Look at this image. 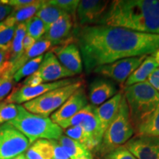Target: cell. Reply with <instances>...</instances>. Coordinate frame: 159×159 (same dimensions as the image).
<instances>
[{
    "label": "cell",
    "mask_w": 159,
    "mask_h": 159,
    "mask_svg": "<svg viewBox=\"0 0 159 159\" xmlns=\"http://www.w3.org/2000/svg\"><path fill=\"white\" fill-rule=\"evenodd\" d=\"M72 37L87 74L99 66L128 57L150 55L159 49V35L107 25L75 26Z\"/></svg>",
    "instance_id": "obj_1"
},
{
    "label": "cell",
    "mask_w": 159,
    "mask_h": 159,
    "mask_svg": "<svg viewBox=\"0 0 159 159\" xmlns=\"http://www.w3.org/2000/svg\"><path fill=\"white\" fill-rule=\"evenodd\" d=\"M159 35V0H115L97 23Z\"/></svg>",
    "instance_id": "obj_2"
},
{
    "label": "cell",
    "mask_w": 159,
    "mask_h": 159,
    "mask_svg": "<svg viewBox=\"0 0 159 159\" xmlns=\"http://www.w3.org/2000/svg\"><path fill=\"white\" fill-rule=\"evenodd\" d=\"M123 94L128 104L134 131L159 104V92L148 81L125 87Z\"/></svg>",
    "instance_id": "obj_3"
},
{
    "label": "cell",
    "mask_w": 159,
    "mask_h": 159,
    "mask_svg": "<svg viewBox=\"0 0 159 159\" xmlns=\"http://www.w3.org/2000/svg\"><path fill=\"white\" fill-rule=\"evenodd\" d=\"M17 116L7 123L21 132L30 144L39 139L57 141L63 135V129L49 117L32 114L21 105H17Z\"/></svg>",
    "instance_id": "obj_4"
},
{
    "label": "cell",
    "mask_w": 159,
    "mask_h": 159,
    "mask_svg": "<svg viewBox=\"0 0 159 159\" xmlns=\"http://www.w3.org/2000/svg\"><path fill=\"white\" fill-rule=\"evenodd\" d=\"M134 133L128 104L123 94L118 112L105 131L97 152L101 157H104L116 148L124 145L132 138Z\"/></svg>",
    "instance_id": "obj_5"
},
{
    "label": "cell",
    "mask_w": 159,
    "mask_h": 159,
    "mask_svg": "<svg viewBox=\"0 0 159 159\" xmlns=\"http://www.w3.org/2000/svg\"><path fill=\"white\" fill-rule=\"evenodd\" d=\"M83 86V80L50 91L24 103L23 107L29 112L43 117H49L56 111L77 90Z\"/></svg>",
    "instance_id": "obj_6"
},
{
    "label": "cell",
    "mask_w": 159,
    "mask_h": 159,
    "mask_svg": "<svg viewBox=\"0 0 159 159\" xmlns=\"http://www.w3.org/2000/svg\"><path fill=\"white\" fill-rule=\"evenodd\" d=\"M29 140L9 123L0 125V159H13L25 153Z\"/></svg>",
    "instance_id": "obj_7"
},
{
    "label": "cell",
    "mask_w": 159,
    "mask_h": 159,
    "mask_svg": "<svg viewBox=\"0 0 159 159\" xmlns=\"http://www.w3.org/2000/svg\"><path fill=\"white\" fill-rule=\"evenodd\" d=\"M148 55L132 57L119 60L115 62L99 66L92 72L123 84L129 76L138 68Z\"/></svg>",
    "instance_id": "obj_8"
},
{
    "label": "cell",
    "mask_w": 159,
    "mask_h": 159,
    "mask_svg": "<svg viewBox=\"0 0 159 159\" xmlns=\"http://www.w3.org/2000/svg\"><path fill=\"white\" fill-rule=\"evenodd\" d=\"M80 80L81 79L80 78H66L55 81V82L42 83L34 87L23 85L12 91L11 94L7 97L5 102L7 103H13V104L27 102L38 97L44 94L45 93L61 88V87L72 84Z\"/></svg>",
    "instance_id": "obj_9"
},
{
    "label": "cell",
    "mask_w": 159,
    "mask_h": 159,
    "mask_svg": "<svg viewBox=\"0 0 159 159\" xmlns=\"http://www.w3.org/2000/svg\"><path fill=\"white\" fill-rule=\"evenodd\" d=\"M51 52L54 53L60 63L75 75L83 72L82 57L78 47L74 42L73 37L66 42L55 47Z\"/></svg>",
    "instance_id": "obj_10"
},
{
    "label": "cell",
    "mask_w": 159,
    "mask_h": 159,
    "mask_svg": "<svg viewBox=\"0 0 159 159\" xmlns=\"http://www.w3.org/2000/svg\"><path fill=\"white\" fill-rule=\"evenodd\" d=\"M124 146L136 159H159V137L136 135Z\"/></svg>",
    "instance_id": "obj_11"
},
{
    "label": "cell",
    "mask_w": 159,
    "mask_h": 159,
    "mask_svg": "<svg viewBox=\"0 0 159 159\" xmlns=\"http://www.w3.org/2000/svg\"><path fill=\"white\" fill-rule=\"evenodd\" d=\"M35 73L41 77L43 83L55 82L75 76L72 72L60 63L57 57L51 51L44 55L42 62Z\"/></svg>",
    "instance_id": "obj_12"
},
{
    "label": "cell",
    "mask_w": 159,
    "mask_h": 159,
    "mask_svg": "<svg viewBox=\"0 0 159 159\" xmlns=\"http://www.w3.org/2000/svg\"><path fill=\"white\" fill-rule=\"evenodd\" d=\"M108 1L81 0L76 12L79 26L94 25L99 21L109 5Z\"/></svg>",
    "instance_id": "obj_13"
},
{
    "label": "cell",
    "mask_w": 159,
    "mask_h": 159,
    "mask_svg": "<svg viewBox=\"0 0 159 159\" xmlns=\"http://www.w3.org/2000/svg\"><path fill=\"white\" fill-rule=\"evenodd\" d=\"M75 21L74 18L66 13L49 26L42 38L50 41L52 46L62 44L72 37Z\"/></svg>",
    "instance_id": "obj_14"
},
{
    "label": "cell",
    "mask_w": 159,
    "mask_h": 159,
    "mask_svg": "<svg viewBox=\"0 0 159 159\" xmlns=\"http://www.w3.org/2000/svg\"><path fill=\"white\" fill-rule=\"evenodd\" d=\"M88 105V98L83 86L77 90L56 111L50 119L55 124H59L74 116Z\"/></svg>",
    "instance_id": "obj_15"
},
{
    "label": "cell",
    "mask_w": 159,
    "mask_h": 159,
    "mask_svg": "<svg viewBox=\"0 0 159 159\" xmlns=\"http://www.w3.org/2000/svg\"><path fill=\"white\" fill-rule=\"evenodd\" d=\"M117 88L113 81L108 79H94L89 85V99L92 105H100L117 94Z\"/></svg>",
    "instance_id": "obj_16"
},
{
    "label": "cell",
    "mask_w": 159,
    "mask_h": 159,
    "mask_svg": "<svg viewBox=\"0 0 159 159\" xmlns=\"http://www.w3.org/2000/svg\"><path fill=\"white\" fill-rule=\"evenodd\" d=\"M122 97L123 91H119L103 104L95 107V114L98 119L99 130L102 136L116 116Z\"/></svg>",
    "instance_id": "obj_17"
},
{
    "label": "cell",
    "mask_w": 159,
    "mask_h": 159,
    "mask_svg": "<svg viewBox=\"0 0 159 159\" xmlns=\"http://www.w3.org/2000/svg\"><path fill=\"white\" fill-rule=\"evenodd\" d=\"M43 2V1L38 0L25 7L13 8L10 15L3 21L6 25L10 26V27H13L20 23L25 22L26 21L36 14Z\"/></svg>",
    "instance_id": "obj_18"
},
{
    "label": "cell",
    "mask_w": 159,
    "mask_h": 159,
    "mask_svg": "<svg viewBox=\"0 0 159 159\" xmlns=\"http://www.w3.org/2000/svg\"><path fill=\"white\" fill-rule=\"evenodd\" d=\"M158 67L159 65L156 63L153 56L148 55L141 65L127 79L125 83V87L145 82L148 80L149 75Z\"/></svg>",
    "instance_id": "obj_19"
},
{
    "label": "cell",
    "mask_w": 159,
    "mask_h": 159,
    "mask_svg": "<svg viewBox=\"0 0 159 159\" xmlns=\"http://www.w3.org/2000/svg\"><path fill=\"white\" fill-rule=\"evenodd\" d=\"M84 130L95 146L97 148V152L98 151L99 144L102 141V136L99 130V125L98 119L95 114V106L92 105L88 114L83 119L82 122L79 125Z\"/></svg>",
    "instance_id": "obj_20"
},
{
    "label": "cell",
    "mask_w": 159,
    "mask_h": 159,
    "mask_svg": "<svg viewBox=\"0 0 159 159\" xmlns=\"http://www.w3.org/2000/svg\"><path fill=\"white\" fill-rule=\"evenodd\" d=\"M57 142L64 149L69 159H94L89 149L68 136L62 135Z\"/></svg>",
    "instance_id": "obj_21"
},
{
    "label": "cell",
    "mask_w": 159,
    "mask_h": 159,
    "mask_svg": "<svg viewBox=\"0 0 159 159\" xmlns=\"http://www.w3.org/2000/svg\"><path fill=\"white\" fill-rule=\"evenodd\" d=\"M52 46V45L50 41H47L43 38L36 41V42L31 47L30 49H29L26 52H24V54L13 63L11 73V76L13 77V75L29 61L36 57H39L40 55H42L46 51H47Z\"/></svg>",
    "instance_id": "obj_22"
},
{
    "label": "cell",
    "mask_w": 159,
    "mask_h": 159,
    "mask_svg": "<svg viewBox=\"0 0 159 159\" xmlns=\"http://www.w3.org/2000/svg\"><path fill=\"white\" fill-rule=\"evenodd\" d=\"M27 159H52L53 149L50 140L39 139L30 144L26 151Z\"/></svg>",
    "instance_id": "obj_23"
},
{
    "label": "cell",
    "mask_w": 159,
    "mask_h": 159,
    "mask_svg": "<svg viewBox=\"0 0 159 159\" xmlns=\"http://www.w3.org/2000/svg\"><path fill=\"white\" fill-rule=\"evenodd\" d=\"M136 135L159 137V104L135 131Z\"/></svg>",
    "instance_id": "obj_24"
},
{
    "label": "cell",
    "mask_w": 159,
    "mask_h": 159,
    "mask_svg": "<svg viewBox=\"0 0 159 159\" xmlns=\"http://www.w3.org/2000/svg\"><path fill=\"white\" fill-rule=\"evenodd\" d=\"M26 34H27V28H26L25 22L17 25L16 27L14 36L11 49V58L9 61L12 64H13L25 52L23 50V40Z\"/></svg>",
    "instance_id": "obj_25"
},
{
    "label": "cell",
    "mask_w": 159,
    "mask_h": 159,
    "mask_svg": "<svg viewBox=\"0 0 159 159\" xmlns=\"http://www.w3.org/2000/svg\"><path fill=\"white\" fill-rule=\"evenodd\" d=\"M64 14H66L65 12L50 5L48 1H43L41 7L35 14V16L39 18L43 21L47 30L49 26L52 25L60 17Z\"/></svg>",
    "instance_id": "obj_26"
},
{
    "label": "cell",
    "mask_w": 159,
    "mask_h": 159,
    "mask_svg": "<svg viewBox=\"0 0 159 159\" xmlns=\"http://www.w3.org/2000/svg\"><path fill=\"white\" fill-rule=\"evenodd\" d=\"M65 134L66 136H68L69 138L73 139V140L76 141L80 144L85 146L91 152H97L96 146L79 125L78 126L71 127V128H67L65 131Z\"/></svg>",
    "instance_id": "obj_27"
},
{
    "label": "cell",
    "mask_w": 159,
    "mask_h": 159,
    "mask_svg": "<svg viewBox=\"0 0 159 159\" xmlns=\"http://www.w3.org/2000/svg\"><path fill=\"white\" fill-rule=\"evenodd\" d=\"M44 55H40L39 57L30 60L27 62L22 67H21L14 75H13V81L19 82L25 77L30 76L31 75L34 74L35 71L39 69L40 65L42 62Z\"/></svg>",
    "instance_id": "obj_28"
},
{
    "label": "cell",
    "mask_w": 159,
    "mask_h": 159,
    "mask_svg": "<svg viewBox=\"0 0 159 159\" xmlns=\"http://www.w3.org/2000/svg\"><path fill=\"white\" fill-rule=\"evenodd\" d=\"M27 34L33 37L35 41H38L46 33L44 24L39 18L34 16L33 17L25 21Z\"/></svg>",
    "instance_id": "obj_29"
},
{
    "label": "cell",
    "mask_w": 159,
    "mask_h": 159,
    "mask_svg": "<svg viewBox=\"0 0 159 159\" xmlns=\"http://www.w3.org/2000/svg\"><path fill=\"white\" fill-rule=\"evenodd\" d=\"M16 26L10 27L0 22V50H11Z\"/></svg>",
    "instance_id": "obj_30"
},
{
    "label": "cell",
    "mask_w": 159,
    "mask_h": 159,
    "mask_svg": "<svg viewBox=\"0 0 159 159\" xmlns=\"http://www.w3.org/2000/svg\"><path fill=\"white\" fill-rule=\"evenodd\" d=\"M49 3L70 15L75 19L79 0H49Z\"/></svg>",
    "instance_id": "obj_31"
},
{
    "label": "cell",
    "mask_w": 159,
    "mask_h": 159,
    "mask_svg": "<svg viewBox=\"0 0 159 159\" xmlns=\"http://www.w3.org/2000/svg\"><path fill=\"white\" fill-rule=\"evenodd\" d=\"M17 115V105L6 102H0V125L13 120Z\"/></svg>",
    "instance_id": "obj_32"
},
{
    "label": "cell",
    "mask_w": 159,
    "mask_h": 159,
    "mask_svg": "<svg viewBox=\"0 0 159 159\" xmlns=\"http://www.w3.org/2000/svg\"><path fill=\"white\" fill-rule=\"evenodd\" d=\"M91 106H92V105L88 104L85 108H83L82 110L80 111L78 113H77L73 116H71V118L66 119V120L63 121L62 122H60L59 124H57V125H59L63 130V129L71 128V127L78 126L82 122L83 119L85 118V116L88 114L89 111H90Z\"/></svg>",
    "instance_id": "obj_33"
},
{
    "label": "cell",
    "mask_w": 159,
    "mask_h": 159,
    "mask_svg": "<svg viewBox=\"0 0 159 159\" xmlns=\"http://www.w3.org/2000/svg\"><path fill=\"white\" fill-rule=\"evenodd\" d=\"M104 159H136L124 145L119 147L103 157Z\"/></svg>",
    "instance_id": "obj_34"
},
{
    "label": "cell",
    "mask_w": 159,
    "mask_h": 159,
    "mask_svg": "<svg viewBox=\"0 0 159 159\" xmlns=\"http://www.w3.org/2000/svg\"><path fill=\"white\" fill-rule=\"evenodd\" d=\"M13 85V77H0V101L11 92Z\"/></svg>",
    "instance_id": "obj_35"
},
{
    "label": "cell",
    "mask_w": 159,
    "mask_h": 159,
    "mask_svg": "<svg viewBox=\"0 0 159 159\" xmlns=\"http://www.w3.org/2000/svg\"><path fill=\"white\" fill-rule=\"evenodd\" d=\"M53 149V158L58 159H69L63 147L56 140H50Z\"/></svg>",
    "instance_id": "obj_36"
},
{
    "label": "cell",
    "mask_w": 159,
    "mask_h": 159,
    "mask_svg": "<svg viewBox=\"0 0 159 159\" xmlns=\"http://www.w3.org/2000/svg\"><path fill=\"white\" fill-rule=\"evenodd\" d=\"M33 2V0H1L0 3L11 6L13 8H19L30 5Z\"/></svg>",
    "instance_id": "obj_37"
},
{
    "label": "cell",
    "mask_w": 159,
    "mask_h": 159,
    "mask_svg": "<svg viewBox=\"0 0 159 159\" xmlns=\"http://www.w3.org/2000/svg\"><path fill=\"white\" fill-rule=\"evenodd\" d=\"M147 81L159 92V67L149 75Z\"/></svg>",
    "instance_id": "obj_38"
},
{
    "label": "cell",
    "mask_w": 159,
    "mask_h": 159,
    "mask_svg": "<svg viewBox=\"0 0 159 159\" xmlns=\"http://www.w3.org/2000/svg\"><path fill=\"white\" fill-rule=\"evenodd\" d=\"M42 83H43L42 80H41V77H40L39 75L35 72L34 74L31 75L30 76L27 77V78L25 79V80L24 81L23 84L24 85L34 87V86H37V85H39L42 84Z\"/></svg>",
    "instance_id": "obj_39"
},
{
    "label": "cell",
    "mask_w": 159,
    "mask_h": 159,
    "mask_svg": "<svg viewBox=\"0 0 159 159\" xmlns=\"http://www.w3.org/2000/svg\"><path fill=\"white\" fill-rule=\"evenodd\" d=\"M36 41L31 37L28 34H26L25 39L23 40V50L25 52H27L29 49H31V47L35 44Z\"/></svg>",
    "instance_id": "obj_40"
},
{
    "label": "cell",
    "mask_w": 159,
    "mask_h": 159,
    "mask_svg": "<svg viewBox=\"0 0 159 159\" xmlns=\"http://www.w3.org/2000/svg\"><path fill=\"white\" fill-rule=\"evenodd\" d=\"M13 7L11 6L3 5L0 3V22L2 21L3 19H5L10 15L13 11Z\"/></svg>",
    "instance_id": "obj_41"
},
{
    "label": "cell",
    "mask_w": 159,
    "mask_h": 159,
    "mask_svg": "<svg viewBox=\"0 0 159 159\" xmlns=\"http://www.w3.org/2000/svg\"><path fill=\"white\" fill-rule=\"evenodd\" d=\"M11 58V50H0V67Z\"/></svg>",
    "instance_id": "obj_42"
},
{
    "label": "cell",
    "mask_w": 159,
    "mask_h": 159,
    "mask_svg": "<svg viewBox=\"0 0 159 159\" xmlns=\"http://www.w3.org/2000/svg\"><path fill=\"white\" fill-rule=\"evenodd\" d=\"M152 55L153 56L155 60H156V63L159 65V49H157V50L153 54H152Z\"/></svg>",
    "instance_id": "obj_43"
},
{
    "label": "cell",
    "mask_w": 159,
    "mask_h": 159,
    "mask_svg": "<svg viewBox=\"0 0 159 159\" xmlns=\"http://www.w3.org/2000/svg\"><path fill=\"white\" fill-rule=\"evenodd\" d=\"M13 159H27L25 156V153H22V154H20L19 156L16 157V158H13Z\"/></svg>",
    "instance_id": "obj_44"
},
{
    "label": "cell",
    "mask_w": 159,
    "mask_h": 159,
    "mask_svg": "<svg viewBox=\"0 0 159 159\" xmlns=\"http://www.w3.org/2000/svg\"><path fill=\"white\" fill-rule=\"evenodd\" d=\"M52 159H58V158H52Z\"/></svg>",
    "instance_id": "obj_45"
}]
</instances>
